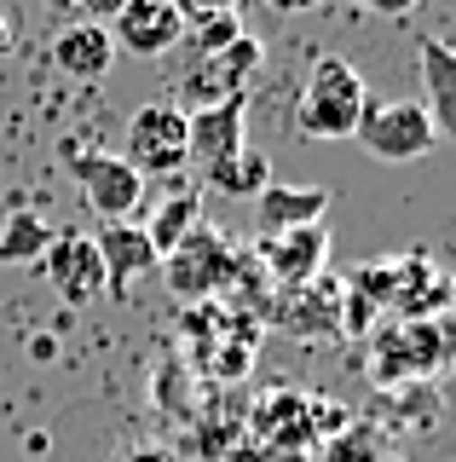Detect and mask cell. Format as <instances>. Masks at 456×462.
Returning <instances> with one entry per match:
<instances>
[{
	"label": "cell",
	"instance_id": "6da1fadb",
	"mask_svg": "<svg viewBox=\"0 0 456 462\" xmlns=\"http://www.w3.org/2000/svg\"><path fill=\"white\" fill-rule=\"evenodd\" d=\"M364 105H369V87L364 76L347 64L341 52H318L306 69V87H301V134L312 139H352L364 122Z\"/></svg>",
	"mask_w": 456,
	"mask_h": 462
},
{
	"label": "cell",
	"instance_id": "7c38bea8",
	"mask_svg": "<svg viewBox=\"0 0 456 462\" xmlns=\"http://www.w3.org/2000/svg\"><path fill=\"white\" fill-rule=\"evenodd\" d=\"M98 260H105V289L110 295H127L139 278H150L162 260H156L150 249V237H145V226H133V220H122V226H98Z\"/></svg>",
	"mask_w": 456,
	"mask_h": 462
},
{
	"label": "cell",
	"instance_id": "ffe728a7",
	"mask_svg": "<svg viewBox=\"0 0 456 462\" xmlns=\"http://www.w3.org/2000/svg\"><path fill=\"white\" fill-rule=\"evenodd\" d=\"M122 6H127V0H76V6H69V18H76V23H98V29H110Z\"/></svg>",
	"mask_w": 456,
	"mask_h": 462
},
{
	"label": "cell",
	"instance_id": "30bf717a",
	"mask_svg": "<svg viewBox=\"0 0 456 462\" xmlns=\"http://www.w3.org/2000/svg\"><path fill=\"white\" fill-rule=\"evenodd\" d=\"M110 41H116V52L162 58L185 41V18L174 6H162V0H127L116 12V23H110Z\"/></svg>",
	"mask_w": 456,
	"mask_h": 462
},
{
	"label": "cell",
	"instance_id": "52a82bcc",
	"mask_svg": "<svg viewBox=\"0 0 456 462\" xmlns=\"http://www.w3.org/2000/svg\"><path fill=\"white\" fill-rule=\"evenodd\" d=\"M260 69V41L254 35H237L225 52H208L196 58V69L179 81V98H185V116L191 110H208V105H225L232 93H249V76Z\"/></svg>",
	"mask_w": 456,
	"mask_h": 462
},
{
	"label": "cell",
	"instance_id": "2e32d148",
	"mask_svg": "<svg viewBox=\"0 0 456 462\" xmlns=\"http://www.w3.org/2000/svg\"><path fill=\"white\" fill-rule=\"evenodd\" d=\"M203 226V197L196 191H168L162 202H156V214L145 220V237H150V249H156V260L162 254H174L191 231Z\"/></svg>",
	"mask_w": 456,
	"mask_h": 462
},
{
	"label": "cell",
	"instance_id": "9a60e30c",
	"mask_svg": "<svg viewBox=\"0 0 456 462\" xmlns=\"http://www.w3.org/2000/svg\"><path fill=\"white\" fill-rule=\"evenodd\" d=\"M416 64H422V93H427L422 110H427V122H433L439 139H456V47L451 41H422Z\"/></svg>",
	"mask_w": 456,
	"mask_h": 462
},
{
	"label": "cell",
	"instance_id": "d4e9b609",
	"mask_svg": "<svg viewBox=\"0 0 456 462\" xmlns=\"http://www.w3.org/2000/svg\"><path fill=\"white\" fill-rule=\"evenodd\" d=\"M116 462H168V457H162V451H122Z\"/></svg>",
	"mask_w": 456,
	"mask_h": 462
},
{
	"label": "cell",
	"instance_id": "4316f807",
	"mask_svg": "<svg viewBox=\"0 0 456 462\" xmlns=\"http://www.w3.org/2000/svg\"><path fill=\"white\" fill-rule=\"evenodd\" d=\"M47 6H52V12H69V6H76V0H47Z\"/></svg>",
	"mask_w": 456,
	"mask_h": 462
},
{
	"label": "cell",
	"instance_id": "9c48e42d",
	"mask_svg": "<svg viewBox=\"0 0 456 462\" xmlns=\"http://www.w3.org/2000/svg\"><path fill=\"white\" fill-rule=\"evenodd\" d=\"M243 116H249V93H232L225 105H208V110H191L185 116V139H191V162L214 173L220 162H232L243 151Z\"/></svg>",
	"mask_w": 456,
	"mask_h": 462
},
{
	"label": "cell",
	"instance_id": "7402d4cb",
	"mask_svg": "<svg viewBox=\"0 0 456 462\" xmlns=\"http://www.w3.org/2000/svg\"><path fill=\"white\" fill-rule=\"evenodd\" d=\"M208 12H237V0H185V23L208 18Z\"/></svg>",
	"mask_w": 456,
	"mask_h": 462
},
{
	"label": "cell",
	"instance_id": "277c9868",
	"mask_svg": "<svg viewBox=\"0 0 456 462\" xmlns=\"http://www.w3.org/2000/svg\"><path fill=\"white\" fill-rule=\"evenodd\" d=\"M237 249L220 237V226H196L191 237L179 243L174 254H162V272H168V289H174L179 300H203V295H214V289H225L237 278Z\"/></svg>",
	"mask_w": 456,
	"mask_h": 462
},
{
	"label": "cell",
	"instance_id": "5bb4252c",
	"mask_svg": "<svg viewBox=\"0 0 456 462\" xmlns=\"http://www.w3.org/2000/svg\"><path fill=\"white\" fill-rule=\"evenodd\" d=\"M52 64H59L69 81H105L110 64H116V41L98 23H64L59 35H52Z\"/></svg>",
	"mask_w": 456,
	"mask_h": 462
},
{
	"label": "cell",
	"instance_id": "8992f818",
	"mask_svg": "<svg viewBox=\"0 0 456 462\" xmlns=\"http://www.w3.org/2000/svg\"><path fill=\"white\" fill-rule=\"evenodd\" d=\"M41 278L59 289V300L69 307H93L105 289V260H98V243L87 231H52L47 254H41Z\"/></svg>",
	"mask_w": 456,
	"mask_h": 462
},
{
	"label": "cell",
	"instance_id": "cb8c5ba5",
	"mask_svg": "<svg viewBox=\"0 0 456 462\" xmlns=\"http://www.w3.org/2000/svg\"><path fill=\"white\" fill-rule=\"evenodd\" d=\"M272 12H306V6H318V0H266Z\"/></svg>",
	"mask_w": 456,
	"mask_h": 462
},
{
	"label": "cell",
	"instance_id": "e0dca14e",
	"mask_svg": "<svg viewBox=\"0 0 456 462\" xmlns=\"http://www.w3.org/2000/svg\"><path fill=\"white\" fill-rule=\"evenodd\" d=\"M47 243H52V226L35 208H18L6 220V231H0V266H41Z\"/></svg>",
	"mask_w": 456,
	"mask_h": 462
},
{
	"label": "cell",
	"instance_id": "7a4b0ae2",
	"mask_svg": "<svg viewBox=\"0 0 456 462\" xmlns=\"http://www.w3.org/2000/svg\"><path fill=\"white\" fill-rule=\"evenodd\" d=\"M127 168L139 180H174L191 168V139H185V110L174 98H156L127 116Z\"/></svg>",
	"mask_w": 456,
	"mask_h": 462
},
{
	"label": "cell",
	"instance_id": "4fadbf2b",
	"mask_svg": "<svg viewBox=\"0 0 456 462\" xmlns=\"http://www.w3.org/2000/svg\"><path fill=\"white\" fill-rule=\"evenodd\" d=\"M260 260L278 283L306 289L330 260V231L324 226H301V231H278V237H260Z\"/></svg>",
	"mask_w": 456,
	"mask_h": 462
},
{
	"label": "cell",
	"instance_id": "3957f363",
	"mask_svg": "<svg viewBox=\"0 0 456 462\" xmlns=\"http://www.w3.org/2000/svg\"><path fill=\"white\" fill-rule=\"evenodd\" d=\"M352 139H359L376 162H422V156L439 144L433 122H427V110L416 105V98H388V105L369 98L364 122H359V134H352Z\"/></svg>",
	"mask_w": 456,
	"mask_h": 462
},
{
	"label": "cell",
	"instance_id": "603a6c76",
	"mask_svg": "<svg viewBox=\"0 0 456 462\" xmlns=\"http://www.w3.org/2000/svg\"><path fill=\"white\" fill-rule=\"evenodd\" d=\"M439 336H445V365L456 370V312H451V318H439Z\"/></svg>",
	"mask_w": 456,
	"mask_h": 462
},
{
	"label": "cell",
	"instance_id": "ba28073f",
	"mask_svg": "<svg viewBox=\"0 0 456 462\" xmlns=\"http://www.w3.org/2000/svg\"><path fill=\"white\" fill-rule=\"evenodd\" d=\"M445 358V336H439V318H405V324H388V336L376 341V382H398V375H427Z\"/></svg>",
	"mask_w": 456,
	"mask_h": 462
},
{
	"label": "cell",
	"instance_id": "d6986e66",
	"mask_svg": "<svg viewBox=\"0 0 456 462\" xmlns=\"http://www.w3.org/2000/svg\"><path fill=\"white\" fill-rule=\"evenodd\" d=\"M237 35H249V29L237 23V12H208V18H191V23H185V41L196 47V58H208V52H225Z\"/></svg>",
	"mask_w": 456,
	"mask_h": 462
},
{
	"label": "cell",
	"instance_id": "44dd1931",
	"mask_svg": "<svg viewBox=\"0 0 456 462\" xmlns=\"http://www.w3.org/2000/svg\"><path fill=\"white\" fill-rule=\"evenodd\" d=\"M352 6L376 12V18H410V12H422L427 0H352Z\"/></svg>",
	"mask_w": 456,
	"mask_h": 462
},
{
	"label": "cell",
	"instance_id": "83f0119b",
	"mask_svg": "<svg viewBox=\"0 0 456 462\" xmlns=\"http://www.w3.org/2000/svg\"><path fill=\"white\" fill-rule=\"evenodd\" d=\"M162 6H174V12H179V18H185V0H162Z\"/></svg>",
	"mask_w": 456,
	"mask_h": 462
},
{
	"label": "cell",
	"instance_id": "5b68a950",
	"mask_svg": "<svg viewBox=\"0 0 456 462\" xmlns=\"http://www.w3.org/2000/svg\"><path fill=\"white\" fill-rule=\"evenodd\" d=\"M69 173H76V185H81V202H87L105 226H122V220H133V214L145 208V191H150V185L139 180L122 156H110V151L76 156Z\"/></svg>",
	"mask_w": 456,
	"mask_h": 462
},
{
	"label": "cell",
	"instance_id": "8fae6325",
	"mask_svg": "<svg viewBox=\"0 0 456 462\" xmlns=\"http://www.w3.org/2000/svg\"><path fill=\"white\" fill-rule=\"evenodd\" d=\"M330 202H335L330 185H283V180H272L260 197H254V226H260V237L301 231V226H324Z\"/></svg>",
	"mask_w": 456,
	"mask_h": 462
},
{
	"label": "cell",
	"instance_id": "484cf974",
	"mask_svg": "<svg viewBox=\"0 0 456 462\" xmlns=\"http://www.w3.org/2000/svg\"><path fill=\"white\" fill-rule=\"evenodd\" d=\"M6 52H12V18L0 12V58H6Z\"/></svg>",
	"mask_w": 456,
	"mask_h": 462
},
{
	"label": "cell",
	"instance_id": "ac0fdd59",
	"mask_svg": "<svg viewBox=\"0 0 456 462\" xmlns=\"http://www.w3.org/2000/svg\"><path fill=\"white\" fill-rule=\"evenodd\" d=\"M203 180L214 185V191H225V197H249V191L260 197L266 185H272V162H266V151H249L243 144L232 162H220L214 173H203Z\"/></svg>",
	"mask_w": 456,
	"mask_h": 462
}]
</instances>
